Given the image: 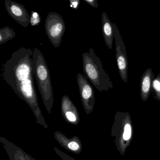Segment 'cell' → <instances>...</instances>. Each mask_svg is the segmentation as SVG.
<instances>
[{
	"instance_id": "15",
	"label": "cell",
	"mask_w": 160,
	"mask_h": 160,
	"mask_svg": "<svg viewBox=\"0 0 160 160\" xmlns=\"http://www.w3.org/2000/svg\"><path fill=\"white\" fill-rule=\"evenodd\" d=\"M124 132H123V138L124 140H127L130 139L132 134V129L131 125L127 124L124 127Z\"/></svg>"
},
{
	"instance_id": "1",
	"label": "cell",
	"mask_w": 160,
	"mask_h": 160,
	"mask_svg": "<svg viewBox=\"0 0 160 160\" xmlns=\"http://www.w3.org/2000/svg\"><path fill=\"white\" fill-rule=\"evenodd\" d=\"M33 51L21 48L14 52L3 64L2 77L19 98L31 108L37 122L47 127L38 104L33 78Z\"/></svg>"
},
{
	"instance_id": "5",
	"label": "cell",
	"mask_w": 160,
	"mask_h": 160,
	"mask_svg": "<svg viewBox=\"0 0 160 160\" xmlns=\"http://www.w3.org/2000/svg\"><path fill=\"white\" fill-rule=\"evenodd\" d=\"M113 27L116 45V58L119 73L122 81L127 83L128 62L126 48L118 29L115 23H113Z\"/></svg>"
},
{
	"instance_id": "2",
	"label": "cell",
	"mask_w": 160,
	"mask_h": 160,
	"mask_svg": "<svg viewBox=\"0 0 160 160\" xmlns=\"http://www.w3.org/2000/svg\"><path fill=\"white\" fill-rule=\"evenodd\" d=\"M33 51V73L43 102L47 110L50 113L54 96L50 72L42 53L37 48H34Z\"/></svg>"
},
{
	"instance_id": "3",
	"label": "cell",
	"mask_w": 160,
	"mask_h": 160,
	"mask_svg": "<svg viewBox=\"0 0 160 160\" xmlns=\"http://www.w3.org/2000/svg\"><path fill=\"white\" fill-rule=\"evenodd\" d=\"M83 69L85 76L100 92L108 91L113 88V83L104 70L102 61L90 48L82 55Z\"/></svg>"
},
{
	"instance_id": "6",
	"label": "cell",
	"mask_w": 160,
	"mask_h": 160,
	"mask_svg": "<svg viewBox=\"0 0 160 160\" xmlns=\"http://www.w3.org/2000/svg\"><path fill=\"white\" fill-rule=\"evenodd\" d=\"M77 81L80 92L81 102L86 113L88 114L93 109L94 103V92L88 78L81 73H78Z\"/></svg>"
},
{
	"instance_id": "16",
	"label": "cell",
	"mask_w": 160,
	"mask_h": 160,
	"mask_svg": "<svg viewBox=\"0 0 160 160\" xmlns=\"http://www.w3.org/2000/svg\"><path fill=\"white\" fill-rule=\"evenodd\" d=\"M69 2L70 3V7L74 10L78 9L80 4V1L79 0H70Z\"/></svg>"
},
{
	"instance_id": "18",
	"label": "cell",
	"mask_w": 160,
	"mask_h": 160,
	"mask_svg": "<svg viewBox=\"0 0 160 160\" xmlns=\"http://www.w3.org/2000/svg\"><path fill=\"white\" fill-rule=\"evenodd\" d=\"M84 1L93 8H97L98 7L97 0H84Z\"/></svg>"
},
{
	"instance_id": "9",
	"label": "cell",
	"mask_w": 160,
	"mask_h": 160,
	"mask_svg": "<svg viewBox=\"0 0 160 160\" xmlns=\"http://www.w3.org/2000/svg\"><path fill=\"white\" fill-rule=\"evenodd\" d=\"M154 75L151 68H148L143 73L140 79V94L144 100L149 96L152 88V82L154 80Z\"/></svg>"
},
{
	"instance_id": "4",
	"label": "cell",
	"mask_w": 160,
	"mask_h": 160,
	"mask_svg": "<svg viewBox=\"0 0 160 160\" xmlns=\"http://www.w3.org/2000/svg\"><path fill=\"white\" fill-rule=\"evenodd\" d=\"M45 28L50 42L55 48L59 47L66 28L62 16L55 12L49 13L46 19Z\"/></svg>"
},
{
	"instance_id": "8",
	"label": "cell",
	"mask_w": 160,
	"mask_h": 160,
	"mask_svg": "<svg viewBox=\"0 0 160 160\" xmlns=\"http://www.w3.org/2000/svg\"><path fill=\"white\" fill-rule=\"evenodd\" d=\"M102 32L106 44L109 49H111L113 47L114 38L113 23H111L104 12L102 15Z\"/></svg>"
},
{
	"instance_id": "17",
	"label": "cell",
	"mask_w": 160,
	"mask_h": 160,
	"mask_svg": "<svg viewBox=\"0 0 160 160\" xmlns=\"http://www.w3.org/2000/svg\"><path fill=\"white\" fill-rule=\"evenodd\" d=\"M55 150L59 155H60L61 157L63 159V160H74V159H73L72 158H71L70 156H69V155H66L65 153H62V152L60 151L58 149L55 148Z\"/></svg>"
},
{
	"instance_id": "11",
	"label": "cell",
	"mask_w": 160,
	"mask_h": 160,
	"mask_svg": "<svg viewBox=\"0 0 160 160\" xmlns=\"http://www.w3.org/2000/svg\"><path fill=\"white\" fill-rule=\"evenodd\" d=\"M16 32L13 29L8 27H5L0 29V45L3 44L13 39Z\"/></svg>"
},
{
	"instance_id": "13",
	"label": "cell",
	"mask_w": 160,
	"mask_h": 160,
	"mask_svg": "<svg viewBox=\"0 0 160 160\" xmlns=\"http://www.w3.org/2000/svg\"><path fill=\"white\" fill-rule=\"evenodd\" d=\"M41 18L38 12L32 11L30 16V24L32 27L38 26L41 23Z\"/></svg>"
},
{
	"instance_id": "19",
	"label": "cell",
	"mask_w": 160,
	"mask_h": 160,
	"mask_svg": "<svg viewBox=\"0 0 160 160\" xmlns=\"http://www.w3.org/2000/svg\"><path fill=\"white\" fill-rule=\"evenodd\" d=\"M15 152L14 155L16 157H18L19 159L21 160H25L24 158V155L21 152L19 151L18 150H16Z\"/></svg>"
},
{
	"instance_id": "12",
	"label": "cell",
	"mask_w": 160,
	"mask_h": 160,
	"mask_svg": "<svg viewBox=\"0 0 160 160\" xmlns=\"http://www.w3.org/2000/svg\"><path fill=\"white\" fill-rule=\"evenodd\" d=\"M152 90L154 92L156 98L160 100V73L154 78L152 82Z\"/></svg>"
},
{
	"instance_id": "7",
	"label": "cell",
	"mask_w": 160,
	"mask_h": 160,
	"mask_svg": "<svg viewBox=\"0 0 160 160\" xmlns=\"http://www.w3.org/2000/svg\"><path fill=\"white\" fill-rule=\"evenodd\" d=\"M5 5L7 12L14 20L24 28L29 26L30 16L23 5L11 0H6Z\"/></svg>"
},
{
	"instance_id": "10",
	"label": "cell",
	"mask_w": 160,
	"mask_h": 160,
	"mask_svg": "<svg viewBox=\"0 0 160 160\" xmlns=\"http://www.w3.org/2000/svg\"><path fill=\"white\" fill-rule=\"evenodd\" d=\"M62 110V114L66 117V118L71 122H76L78 119L77 109L67 95L62 96L61 103Z\"/></svg>"
},
{
	"instance_id": "14",
	"label": "cell",
	"mask_w": 160,
	"mask_h": 160,
	"mask_svg": "<svg viewBox=\"0 0 160 160\" xmlns=\"http://www.w3.org/2000/svg\"><path fill=\"white\" fill-rule=\"evenodd\" d=\"M63 147L66 146L67 149H69L71 150L74 152L78 151L79 149H80V144H79V141H77L76 140H71V141L68 143H65L64 144Z\"/></svg>"
}]
</instances>
